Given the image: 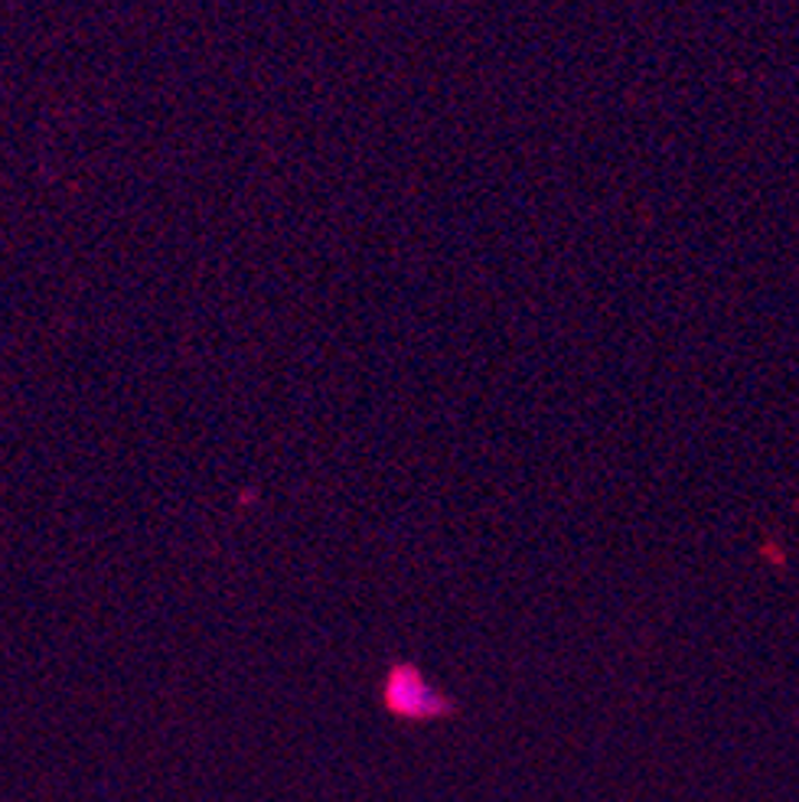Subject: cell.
I'll return each mask as SVG.
<instances>
[{
  "instance_id": "cell-1",
  "label": "cell",
  "mask_w": 799,
  "mask_h": 802,
  "mask_svg": "<svg viewBox=\"0 0 799 802\" xmlns=\"http://www.w3.org/2000/svg\"><path fill=\"white\" fill-rule=\"evenodd\" d=\"M386 702L399 714V718H411V721H431V718H448L453 704L438 695L415 669L401 665L392 672L389 689H386Z\"/></svg>"
}]
</instances>
